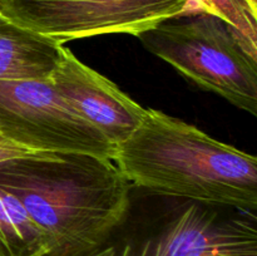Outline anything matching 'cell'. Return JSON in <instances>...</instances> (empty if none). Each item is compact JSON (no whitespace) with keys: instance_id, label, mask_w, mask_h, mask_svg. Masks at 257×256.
I'll use <instances>...</instances> for the list:
<instances>
[{"instance_id":"obj_8","label":"cell","mask_w":257,"mask_h":256,"mask_svg":"<svg viewBox=\"0 0 257 256\" xmlns=\"http://www.w3.org/2000/svg\"><path fill=\"white\" fill-rule=\"evenodd\" d=\"M50 242L20 201L0 187V256H45Z\"/></svg>"},{"instance_id":"obj_11","label":"cell","mask_w":257,"mask_h":256,"mask_svg":"<svg viewBox=\"0 0 257 256\" xmlns=\"http://www.w3.org/2000/svg\"><path fill=\"white\" fill-rule=\"evenodd\" d=\"M248 2H250L251 4H252V7L257 8V0H248Z\"/></svg>"},{"instance_id":"obj_4","label":"cell","mask_w":257,"mask_h":256,"mask_svg":"<svg viewBox=\"0 0 257 256\" xmlns=\"http://www.w3.org/2000/svg\"><path fill=\"white\" fill-rule=\"evenodd\" d=\"M0 133L32 152L109 160L115 155L114 146L73 110L52 82L0 80Z\"/></svg>"},{"instance_id":"obj_5","label":"cell","mask_w":257,"mask_h":256,"mask_svg":"<svg viewBox=\"0 0 257 256\" xmlns=\"http://www.w3.org/2000/svg\"><path fill=\"white\" fill-rule=\"evenodd\" d=\"M193 0H0L17 24L64 44L103 34L137 37Z\"/></svg>"},{"instance_id":"obj_9","label":"cell","mask_w":257,"mask_h":256,"mask_svg":"<svg viewBox=\"0 0 257 256\" xmlns=\"http://www.w3.org/2000/svg\"><path fill=\"white\" fill-rule=\"evenodd\" d=\"M197 3L225 20L237 33L248 54L257 59V8L248 0H197Z\"/></svg>"},{"instance_id":"obj_7","label":"cell","mask_w":257,"mask_h":256,"mask_svg":"<svg viewBox=\"0 0 257 256\" xmlns=\"http://www.w3.org/2000/svg\"><path fill=\"white\" fill-rule=\"evenodd\" d=\"M64 44L17 24L0 13V80L52 82Z\"/></svg>"},{"instance_id":"obj_10","label":"cell","mask_w":257,"mask_h":256,"mask_svg":"<svg viewBox=\"0 0 257 256\" xmlns=\"http://www.w3.org/2000/svg\"><path fill=\"white\" fill-rule=\"evenodd\" d=\"M30 153L37 152H32V151L25 150V148L15 145V143H13L12 141H9L5 136H3L0 133V162L12 160V158L22 157V156L30 155Z\"/></svg>"},{"instance_id":"obj_1","label":"cell","mask_w":257,"mask_h":256,"mask_svg":"<svg viewBox=\"0 0 257 256\" xmlns=\"http://www.w3.org/2000/svg\"><path fill=\"white\" fill-rule=\"evenodd\" d=\"M0 187L44 231L52 255L100 242L131 208V183L114 161L87 153L37 152L0 162Z\"/></svg>"},{"instance_id":"obj_3","label":"cell","mask_w":257,"mask_h":256,"mask_svg":"<svg viewBox=\"0 0 257 256\" xmlns=\"http://www.w3.org/2000/svg\"><path fill=\"white\" fill-rule=\"evenodd\" d=\"M137 38L148 52L201 88L257 115V59L225 20L197 0Z\"/></svg>"},{"instance_id":"obj_2","label":"cell","mask_w":257,"mask_h":256,"mask_svg":"<svg viewBox=\"0 0 257 256\" xmlns=\"http://www.w3.org/2000/svg\"><path fill=\"white\" fill-rule=\"evenodd\" d=\"M131 185L150 192L246 212L257 208V158L156 109L115 148Z\"/></svg>"},{"instance_id":"obj_6","label":"cell","mask_w":257,"mask_h":256,"mask_svg":"<svg viewBox=\"0 0 257 256\" xmlns=\"http://www.w3.org/2000/svg\"><path fill=\"white\" fill-rule=\"evenodd\" d=\"M52 84L80 118L117 148L141 124L147 109L64 47Z\"/></svg>"}]
</instances>
